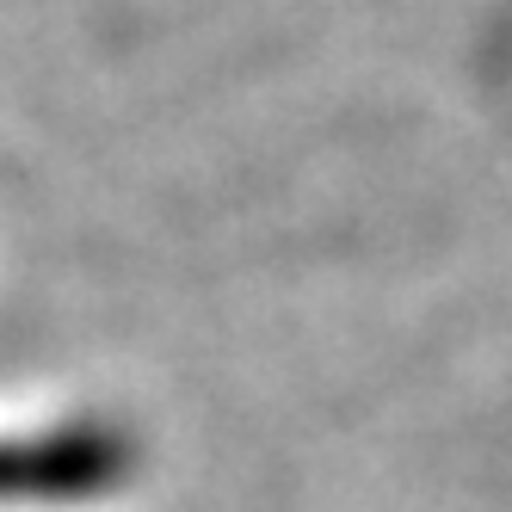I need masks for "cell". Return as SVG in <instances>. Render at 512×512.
I'll list each match as a JSON object with an SVG mask.
<instances>
[{
	"instance_id": "6da1fadb",
	"label": "cell",
	"mask_w": 512,
	"mask_h": 512,
	"mask_svg": "<svg viewBox=\"0 0 512 512\" xmlns=\"http://www.w3.org/2000/svg\"><path fill=\"white\" fill-rule=\"evenodd\" d=\"M130 475V445L105 426H62L0 445V500H93Z\"/></svg>"
}]
</instances>
